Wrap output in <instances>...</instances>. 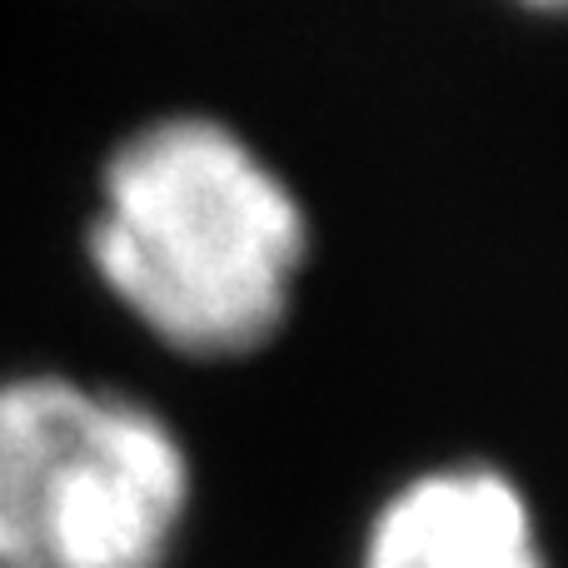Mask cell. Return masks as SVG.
Returning <instances> with one entry per match:
<instances>
[{
	"instance_id": "obj_1",
	"label": "cell",
	"mask_w": 568,
	"mask_h": 568,
	"mask_svg": "<svg viewBox=\"0 0 568 568\" xmlns=\"http://www.w3.org/2000/svg\"><path fill=\"white\" fill-rule=\"evenodd\" d=\"M100 284L185 359H245L290 320L310 220L225 120L165 115L120 140L85 230Z\"/></svg>"
},
{
	"instance_id": "obj_2",
	"label": "cell",
	"mask_w": 568,
	"mask_h": 568,
	"mask_svg": "<svg viewBox=\"0 0 568 568\" xmlns=\"http://www.w3.org/2000/svg\"><path fill=\"white\" fill-rule=\"evenodd\" d=\"M190 454L165 414L95 389L50 494L40 568H165L190 514Z\"/></svg>"
},
{
	"instance_id": "obj_3",
	"label": "cell",
	"mask_w": 568,
	"mask_h": 568,
	"mask_svg": "<svg viewBox=\"0 0 568 568\" xmlns=\"http://www.w3.org/2000/svg\"><path fill=\"white\" fill-rule=\"evenodd\" d=\"M359 568H549L509 474L449 464L414 474L364 534Z\"/></svg>"
},
{
	"instance_id": "obj_4",
	"label": "cell",
	"mask_w": 568,
	"mask_h": 568,
	"mask_svg": "<svg viewBox=\"0 0 568 568\" xmlns=\"http://www.w3.org/2000/svg\"><path fill=\"white\" fill-rule=\"evenodd\" d=\"M95 389L65 374L0 379V568H40L50 494Z\"/></svg>"
}]
</instances>
